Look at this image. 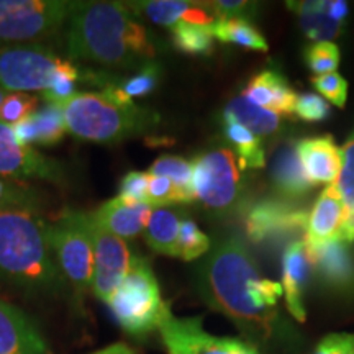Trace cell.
<instances>
[{
    "label": "cell",
    "instance_id": "1",
    "mask_svg": "<svg viewBox=\"0 0 354 354\" xmlns=\"http://www.w3.org/2000/svg\"><path fill=\"white\" fill-rule=\"evenodd\" d=\"M203 302L223 313L254 342H268L279 328L282 284L261 276L258 264L236 236H225L210 248L197 272Z\"/></svg>",
    "mask_w": 354,
    "mask_h": 354
},
{
    "label": "cell",
    "instance_id": "2",
    "mask_svg": "<svg viewBox=\"0 0 354 354\" xmlns=\"http://www.w3.org/2000/svg\"><path fill=\"white\" fill-rule=\"evenodd\" d=\"M64 51L79 64L140 71L154 63L158 44L125 2H77L64 28Z\"/></svg>",
    "mask_w": 354,
    "mask_h": 354
},
{
    "label": "cell",
    "instance_id": "3",
    "mask_svg": "<svg viewBox=\"0 0 354 354\" xmlns=\"http://www.w3.org/2000/svg\"><path fill=\"white\" fill-rule=\"evenodd\" d=\"M0 281L32 295L69 289L48 238V221L32 210H0Z\"/></svg>",
    "mask_w": 354,
    "mask_h": 354
},
{
    "label": "cell",
    "instance_id": "4",
    "mask_svg": "<svg viewBox=\"0 0 354 354\" xmlns=\"http://www.w3.org/2000/svg\"><path fill=\"white\" fill-rule=\"evenodd\" d=\"M56 107L63 113L68 133L91 143H122L159 125L158 113L153 110L136 104H120L100 91L79 92Z\"/></svg>",
    "mask_w": 354,
    "mask_h": 354
},
{
    "label": "cell",
    "instance_id": "5",
    "mask_svg": "<svg viewBox=\"0 0 354 354\" xmlns=\"http://www.w3.org/2000/svg\"><path fill=\"white\" fill-rule=\"evenodd\" d=\"M59 77L99 87V91L122 79L105 71L91 69L71 59H64L50 46L41 43L0 48V88L8 94L44 92L55 86Z\"/></svg>",
    "mask_w": 354,
    "mask_h": 354
},
{
    "label": "cell",
    "instance_id": "6",
    "mask_svg": "<svg viewBox=\"0 0 354 354\" xmlns=\"http://www.w3.org/2000/svg\"><path fill=\"white\" fill-rule=\"evenodd\" d=\"M107 305L122 330L133 338H145L158 330L171 313V305L162 300L151 264L141 256H133L125 279Z\"/></svg>",
    "mask_w": 354,
    "mask_h": 354
},
{
    "label": "cell",
    "instance_id": "7",
    "mask_svg": "<svg viewBox=\"0 0 354 354\" xmlns=\"http://www.w3.org/2000/svg\"><path fill=\"white\" fill-rule=\"evenodd\" d=\"M48 238L66 284L73 290L76 304L81 305L92 289L95 274L94 240L88 214L64 209L55 221L48 223Z\"/></svg>",
    "mask_w": 354,
    "mask_h": 354
},
{
    "label": "cell",
    "instance_id": "8",
    "mask_svg": "<svg viewBox=\"0 0 354 354\" xmlns=\"http://www.w3.org/2000/svg\"><path fill=\"white\" fill-rule=\"evenodd\" d=\"M76 6L69 0H0V48L44 44L63 32Z\"/></svg>",
    "mask_w": 354,
    "mask_h": 354
},
{
    "label": "cell",
    "instance_id": "9",
    "mask_svg": "<svg viewBox=\"0 0 354 354\" xmlns=\"http://www.w3.org/2000/svg\"><path fill=\"white\" fill-rule=\"evenodd\" d=\"M192 172L194 197L209 214L225 216L236 210L243 196V176L232 148L218 146L197 154Z\"/></svg>",
    "mask_w": 354,
    "mask_h": 354
},
{
    "label": "cell",
    "instance_id": "10",
    "mask_svg": "<svg viewBox=\"0 0 354 354\" xmlns=\"http://www.w3.org/2000/svg\"><path fill=\"white\" fill-rule=\"evenodd\" d=\"M203 317L179 318L172 312L159 325L167 354H259L251 343L236 338H220L207 333Z\"/></svg>",
    "mask_w": 354,
    "mask_h": 354
},
{
    "label": "cell",
    "instance_id": "11",
    "mask_svg": "<svg viewBox=\"0 0 354 354\" xmlns=\"http://www.w3.org/2000/svg\"><path fill=\"white\" fill-rule=\"evenodd\" d=\"M92 240H94L95 274L92 292L100 302L107 304L113 292L118 289L125 279L131 264V251L127 241L117 234L110 233L104 225L88 214Z\"/></svg>",
    "mask_w": 354,
    "mask_h": 354
},
{
    "label": "cell",
    "instance_id": "12",
    "mask_svg": "<svg viewBox=\"0 0 354 354\" xmlns=\"http://www.w3.org/2000/svg\"><path fill=\"white\" fill-rule=\"evenodd\" d=\"M0 176L8 179H38L64 184V167L56 159L44 156L32 146L21 145L12 127L0 123Z\"/></svg>",
    "mask_w": 354,
    "mask_h": 354
},
{
    "label": "cell",
    "instance_id": "13",
    "mask_svg": "<svg viewBox=\"0 0 354 354\" xmlns=\"http://www.w3.org/2000/svg\"><path fill=\"white\" fill-rule=\"evenodd\" d=\"M308 214L304 209L279 198H264L254 203L245 216L246 234L253 243H272L307 232Z\"/></svg>",
    "mask_w": 354,
    "mask_h": 354
},
{
    "label": "cell",
    "instance_id": "14",
    "mask_svg": "<svg viewBox=\"0 0 354 354\" xmlns=\"http://www.w3.org/2000/svg\"><path fill=\"white\" fill-rule=\"evenodd\" d=\"M305 250L310 268L320 277L323 284L339 292L354 290V256L348 243L336 238L322 245H307Z\"/></svg>",
    "mask_w": 354,
    "mask_h": 354
},
{
    "label": "cell",
    "instance_id": "15",
    "mask_svg": "<svg viewBox=\"0 0 354 354\" xmlns=\"http://www.w3.org/2000/svg\"><path fill=\"white\" fill-rule=\"evenodd\" d=\"M127 7L138 17H146L153 24L172 28L179 24L214 26L216 15L209 2H187V0H145L125 2Z\"/></svg>",
    "mask_w": 354,
    "mask_h": 354
},
{
    "label": "cell",
    "instance_id": "16",
    "mask_svg": "<svg viewBox=\"0 0 354 354\" xmlns=\"http://www.w3.org/2000/svg\"><path fill=\"white\" fill-rule=\"evenodd\" d=\"M0 354H50L32 318L0 300Z\"/></svg>",
    "mask_w": 354,
    "mask_h": 354
},
{
    "label": "cell",
    "instance_id": "17",
    "mask_svg": "<svg viewBox=\"0 0 354 354\" xmlns=\"http://www.w3.org/2000/svg\"><path fill=\"white\" fill-rule=\"evenodd\" d=\"M310 261L304 240H294L286 246L282 254V289L290 315L304 323L307 320L304 297L310 277Z\"/></svg>",
    "mask_w": 354,
    "mask_h": 354
},
{
    "label": "cell",
    "instance_id": "18",
    "mask_svg": "<svg viewBox=\"0 0 354 354\" xmlns=\"http://www.w3.org/2000/svg\"><path fill=\"white\" fill-rule=\"evenodd\" d=\"M297 151L313 184H335L342 169V149L333 136H315L297 141Z\"/></svg>",
    "mask_w": 354,
    "mask_h": 354
},
{
    "label": "cell",
    "instance_id": "19",
    "mask_svg": "<svg viewBox=\"0 0 354 354\" xmlns=\"http://www.w3.org/2000/svg\"><path fill=\"white\" fill-rule=\"evenodd\" d=\"M344 215H346V205L343 197L339 196L335 184H330L318 196L315 205L308 214L307 232H305L307 234L304 241L307 245H322L339 238Z\"/></svg>",
    "mask_w": 354,
    "mask_h": 354
},
{
    "label": "cell",
    "instance_id": "20",
    "mask_svg": "<svg viewBox=\"0 0 354 354\" xmlns=\"http://www.w3.org/2000/svg\"><path fill=\"white\" fill-rule=\"evenodd\" d=\"M243 97L258 107L277 115H294L297 94L289 86L286 77L276 71L266 69L250 79Z\"/></svg>",
    "mask_w": 354,
    "mask_h": 354
},
{
    "label": "cell",
    "instance_id": "21",
    "mask_svg": "<svg viewBox=\"0 0 354 354\" xmlns=\"http://www.w3.org/2000/svg\"><path fill=\"white\" fill-rule=\"evenodd\" d=\"M271 180L274 189L286 201L300 198L308 194L315 184L308 179L300 162L297 141H286L277 148L271 161Z\"/></svg>",
    "mask_w": 354,
    "mask_h": 354
},
{
    "label": "cell",
    "instance_id": "22",
    "mask_svg": "<svg viewBox=\"0 0 354 354\" xmlns=\"http://www.w3.org/2000/svg\"><path fill=\"white\" fill-rule=\"evenodd\" d=\"M151 210L148 203H135L115 197L92 212V215L110 233L117 234L122 240H131L145 232Z\"/></svg>",
    "mask_w": 354,
    "mask_h": 354
},
{
    "label": "cell",
    "instance_id": "23",
    "mask_svg": "<svg viewBox=\"0 0 354 354\" xmlns=\"http://www.w3.org/2000/svg\"><path fill=\"white\" fill-rule=\"evenodd\" d=\"M13 133L21 145L33 148V145L53 146L59 143L68 133V128L59 107L46 104L32 117L13 127Z\"/></svg>",
    "mask_w": 354,
    "mask_h": 354
},
{
    "label": "cell",
    "instance_id": "24",
    "mask_svg": "<svg viewBox=\"0 0 354 354\" xmlns=\"http://www.w3.org/2000/svg\"><path fill=\"white\" fill-rule=\"evenodd\" d=\"M330 0H304V2H287V8L297 13L299 24L305 37L313 43H333L343 32V24L330 15Z\"/></svg>",
    "mask_w": 354,
    "mask_h": 354
},
{
    "label": "cell",
    "instance_id": "25",
    "mask_svg": "<svg viewBox=\"0 0 354 354\" xmlns=\"http://www.w3.org/2000/svg\"><path fill=\"white\" fill-rule=\"evenodd\" d=\"M183 214L171 207H156L151 210L145 228V241L154 253L176 258V245L179 236Z\"/></svg>",
    "mask_w": 354,
    "mask_h": 354
},
{
    "label": "cell",
    "instance_id": "26",
    "mask_svg": "<svg viewBox=\"0 0 354 354\" xmlns=\"http://www.w3.org/2000/svg\"><path fill=\"white\" fill-rule=\"evenodd\" d=\"M223 122H236L248 128L261 140L263 136H271L281 128V115L258 107L245 97H234L228 102L223 110Z\"/></svg>",
    "mask_w": 354,
    "mask_h": 354
},
{
    "label": "cell",
    "instance_id": "27",
    "mask_svg": "<svg viewBox=\"0 0 354 354\" xmlns=\"http://www.w3.org/2000/svg\"><path fill=\"white\" fill-rule=\"evenodd\" d=\"M214 37L221 43L236 44L245 50L268 51V41L256 26L245 17H227L218 19L212 26Z\"/></svg>",
    "mask_w": 354,
    "mask_h": 354
},
{
    "label": "cell",
    "instance_id": "28",
    "mask_svg": "<svg viewBox=\"0 0 354 354\" xmlns=\"http://www.w3.org/2000/svg\"><path fill=\"white\" fill-rule=\"evenodd\" d=\"M223 133L236 151L241 171L261 169L266 166V154L261 140L248 128L236 122H225Z\"/></svg>",
    "mask_w": 354,
    "mask_h": 354
},
{
    "label": "cell",
    "instance_id": "29",
    "mask_svg": "<svg viewBox=\"0 0 354 354\" xmlns=\"http://www.w3.org/2000/svg\"><path fill=\"white\" fill-rule=\"evenodd\" d=\"M149 176H159L169 179L176 185L180 196L184 197L185 203L196 202L194 197V172L192 162L183 156H174V154H162L153 162L148 171Z\"/></svg>",
    "mask_w": 354,
    "mask_h": 354
},
{
    "label": "cell",
    "instance_id": "30",
    "mask_svg": "<svg viewBox=\"0 0 354 354\" xmlns=\"http://www.w3.org/2000/svg\"><path fill=\"white\" fill-rule=\"evenodd\" d=\"M171 39L176 50L190 56H207L214 51L212 26L179 24L171 28Z\"/></svg>",
    "mask_w": 354,
    "mask_h": 354
},
{
    "label": "cell",
    "instance_id": "31",
    "mask_svg": "<svg viewBox=\"0 0 354 354\" xmlns=\"http://www.w3.org/2000/svg\"><path fill=\"white\" fill-rule=\"evenodd\" d=\"M212 248L210 238L198 228V225L189 216H184L180 221L179 236L176 245V258L183 261H196L209 253Z\"/></svg>",
    "mask_w": 354,
    "mask_h": 354
},
{
    "label": "cell",
    "instance_id": "32",
    "mask_svg": "<svg viewBox=\"0 0 354 354\" xmlns=\"http://www.w3.org/2000/svg\"><path fill=\"white\" fill-rule=\"evenodd\" d=\"M39 97L25 92H10L0 105V123L7 127H15L26 120L38 110Z\"/></svg>",
    "mask_w": 354,
    "mask_h": 354
},
{
    "label": "cell",
    "instance_id": "33",
    "mask_svg": "<svg viewBox=\"0 0 354 354\" xmlns=\"http://www.w3.org/2000/svg\"><path fill=\"white\" fill-rule=\"evenodd\" d=\"M304 59L312 73L323 76V74L335 73L339 66L342 55L335 43H312L304 50Z\"/></svg>",
    "mask_w": 354,
    "mask_h": 354
},
{
    "label": "cell",
    "instance_id": "34",
    "mask_svg": "<svg viewBox=\"0 0 354 354\" xmlns=\"http://www.w3.org/2000/svg\"><path fill=\"white\" fill-rule=\"evenodd\" d=\"M335 187L343 197L346 209L354 207V130L342 149V169H339Z\"/></svg>",
    "mask_w": 354,
    "mask_h": 354
},
{
    "label": "cell",
    "instance_id": "35",
    "mask_svg": "<svg viewBox=\"0 0 354 354\" xmlns=\"http://www.w3.org/2000/svg\"><path fill=\"white\" fill-rule=\"evenodd\" d=\"M159 76H161V68L156 63L146 64L141 68L138 73L133 74L131 77L122 79L120 87L125 94L130 97L131 100L140 99V97H146L151 94L154 88L158 87Z\"/></svg>",
    "mask_w": 354,
    "mask_h": 354
},
{
    "label": "cell",
    "instance_id": "36",
    "mask_svg": "<svg viewBox=\"0 0 354 354\" xmlns=\"http://www.w3.org/2000/svg\"><path fill=\"white\" fill-rule=\"evenodd\" d=\"M33 203V189L24 180L0 176V210L28 209Z\"/></svg>",
    "mask_w": 354,
    "mask_h": 354
},
{
    "label": "cell",
    "instance_id": "37",
    "mask_svg": "<svg viewBox=\"0 0 354 354\" xmlns=\"http://www.w3.org/2000/svg\"><path fill=\"white\" fill-rule=\"evenodd\" d=\"M294 113L297 115L300 120L318 123L330 117L331 109L328 102L323 99L322 95L313 94V92H304V94L297 95Z\"/></svg>",
    "mask_w": 354,
    "mask_h": 354
},
{
    "label": "cell",
    "instance_id": "38",
    "mask_svg": "<svg viewBox=\"0 0 354 354\" xmlns=\"http://www.w3.org/2000/svg\"><path fill=\"white\" fill-rule=\"evenodd\" d=\"M312 84L323 95V99H328V102L336 105V107L343 109L348 100V82L342 74L330 73L317 76L312 79Z\"/></svg>",
    "mask_w": 354,
    "mask_h": 354
},
{
    "label": "cell",
    "instance_id": "39",
    "mask_svg": "<svg viewBox=\"0 0 354 354\" xmlns=\"http://www.w3.org/2000/svg\"><path fill=\"white\" fill-rule=\"evenodd\" d=\"M172 203H185L176 185L166 177L149 176L148 205L156 209V207H169Z\"/></svg>",
    "mask_w": 354,
    "mask_h": 354
},
{
    "label": "cell",
    "instance_id": "40",
    "mask_svg": "<svg viewBox=\"0 0 354 354\" xmlns=\"http://www.w3.org/2000/svg\"><path fill=\"white\" fill-rule=\"evenodd\" d=\"M148 183L149 174L141 171H131L123 176L120 180V194L118 197L123 201L135 203H148Z\"/></svg>",
    "mask_w": 354,
    "mask_h": 354
},
{
    "label": "cell",
    "instance_id": "41",
    "mask_svg": "<svg viewBox=\"0 0 354 354\" xmlns=\"http://www.w3.org/2000/svg\"><path fill=\"white\" fill-rule=\"evenodd\" d=\"M315 354H354L353 333H331L318 343Z\"/></svg>",
    "mask_w": 354,
    "mask_h": 354
},
{
    "label": "cell",
    "instance_id": "42",
    "mask_svg": "<svg viewBox=\"0 0 354 354\" xmlns=\"http://www.w3.org/2000/svg\"><path fill=\"white\" fill-rule=\"evenodd\" d=\"M216 19H227V17H245V13L253 10V3L250 2H230V0H218V2H209Z\"/></svg>",
    "mask_w": 354,
    "mask_h": 354
},
{
    "label": "cell",
    "instance_id": "43",
    "mask_svg": "<svg viewBox=\"0 0 354 354\" xmlns=\"http://www.w3.org/2000/svg\"><path fill=\"white\" fill-rule=\"evenodd\" d=\"M339 240L344 243H353L354 241V207L346 209V215H344L342 232H339Z\"/></svg>",
    "mask_w": 354,
    "mask_h": 354
},
{
    "label": "cell",
    "instance_id": "44",
    "mask_svg": "<svg viewBox=\"0 0 354 354\" xmlns=\"http://www.w3.org/2000/svg\"><path fill=\"white\" fill-rule=\"evenodd\" d=\"M330 15L333 17L336 21H339V24H344V20H346L348 13H349V7L346 2H342V0H330Z\"/></svg>",
    "mask_w": 354,
    "mask_h": 354
},
{
    "label": "cell",
    "instance_id": "45",
    "mask_svg": "<svg viewBox=\"0 0 354 354\" xmlns=\"http://www.w3.org/2000/svg\"><path fill=\"white\" fill-rule=\"evenodd\" d=\"M91 354H138L136 349H133L130 344L127 343H113V344H109V346L99 349V351H94Z\"/></svg>",
    "mask_w": 354,
    "mask_h": 354
},
{
    "label": "cell",
    "instance_id": "46",
    "mask_svg": "<svg viewBox=\"0 0 354 354\" xmlns=\"http://www.w3.org/2000/svg\"><path fill=\"white\" fill-rule=\"evenodd\" d=\"M7 94H8V92H6V91H3V88H0V105H2V102H3V100H6V97H7Z\"/></svg>",
    "mask_w": 354,
    "mask_h": 354
}]
</instances>
